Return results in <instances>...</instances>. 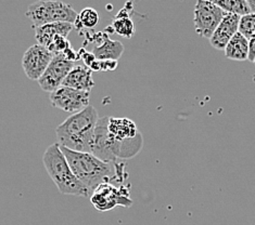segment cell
Segmentation results:
<instances>
[{
  "label": "cell",
  "mask_w": 255,
  "mask_h": 225,
  "mask_svg": "<svg viewBox=\"0 0 255 225\" xmlns=\"http://www.w3.org/2000/svg\"><path fill=\"white\" fill-rule=\"evenodd\" d=\"M61 150L73 173L89 191L90 197L100 184L113 183V181L123 184L124 179L127 178V173L124 174L123 172L124 166H121L118 162L103 161L92 153L72 150L64 147H61Z\"/></svg>",
  "instance_id": "1"
},
{
  "label": "cell",
  "mask_w": 255,
  "mask_h": 225,
  "mask_svg": "<svg viewBox=\"0 0 255 225\" xmlns=\"http://www.w3.org/2000/svg\"><path fill=\"white\" fill-rule=\"evenodd\" d=\"M98 120V112L92 105L71 115L57 128L58 143L72 150L92 153Z\"/></svg>",
  "instance_id": "2"
},
{
  "label": "cell",
  "mask_w": 255,
  "mask_h": 225,
  "mask_svg": "<svg viewBox=\"0 0 255 225\" xmlns=\"http://www.w3.org/2000/svg\"><path fill=\"white\" fill-rule=\"evenodd\" d=\"M109 117L99 118L96 127L92 154L103 161L117 162L118 159H130L141 150L143 139L141 133L129 140L119 141L109 135Z\"/></svg>",
  "instance_id": "3"
},
{
  "label": "cell",
  "mask_w": 255,
  "mask_h": 225,
  "mask_svg": "<svg viewBox=\"0 0 255 225\" xmlns=\"http://www.w3.org/2000/svg\"><path fill=\"white\" fill-rule=\"evenodd\" d=\"M42 162L59 192L64 195L89 197V191L73 173L59 143L50 145L42 156Z\"/></svg>",
  "instance_id": "4"
},
{
  "label": "cell",
  "mask_w": 255,
  "mask_h": 225,
  "mask_svg": "<svg viewBox=\"0 0 255 225\" xmlns=\"http://www.w3.org/2000/svg\"><path fill=\"white\" fill-rule=\"evenodd\" d=\"M25 14L32 21L34 28L58 22L74 24L78 16L71 4L61 0H37L29 5Z\"/></svg>",
  "instance_id": "5"
},
{
  "label": "cell",
  "mask_w": 255,
  "mask_h": 225,
  "mask_svg": "<svg viewBox=\"0 0 255 225\" xmlns=\"http://www.w3.org/2000/svg\"><path fill=\"white\" fill-rule=\"evenodd\" d=\"M226 14L227 12L209 0H197L193 17L197 34L200 37L211 39Z\"/></svg>",
  "instance_id": "6"
},
{
  "label": "cell",
  "mask_w": 255,
  "mask_h": 225,
  "mask_svg": "<svg viewBox=\"0 0 255 225\" xmlns=\"http://www.w3.org/2000/svg\"><path fill=\"white\" fill-rule=\"evenodd\" d=\"M90 202L98 211H109L117 206L128 208L132 205L129 196V187L125 185L115 186L113 183H102L96 188L90 197Z\"/></svg>",
  "instance_id": "7"
},
{
  "label": "cell",
  "mask_w": 255,
  "mask_h": 225,
  "mask_svg": "<svg viewBox=\"0 0 255 225\" xmlns=\"http://www.w3.org/2000/svg\"><path fill=\"white\" fill-rule=\"evenodd\" d=\"M76 65V62L69 60L63 53L56 54L44 75L39 78L40 88L46 92L52 93L62 86L64 79Z\"/></svg>",
  "instance_id": "8"
},
{
  "label": "cell",
  "mask_w": 255,
  "mask_h": 225,
  "mask_svg": "<svg viewBox=\"0 0 255 225\" xmlns=\"http://www.w3.org/2000/svg\"><path fill=\"white\" fill-rule=\"evenodd\" d=\"M53 58L54 54L44 46L36 44L29 47L22 59V68L27 78L38 81Z\"/></svg>",
  "instance_id": "9"
},
{
  "label": "cell",
  "mask_w": 255,
  "mask_h": 225,
  "mask_svg": "<svg viewBox=\"0 0 255 225\" xmlns=\"http://www.w3.org/2000/svg\"><path fill=\"white\" fill-rule=\"evenodd\" d=\"M50 102L52 106L73 115L89 106V92L61 86L50 93Z\"/></svg>",
  "instance_id": "10"
},
{
  "label": "cell",
  "mask_w": 255,
  "mask_h": 225,
  "mask_svg": "<svg viewBox=\"0 0 255 225\" xmlns=\"http://www.w3.org/2000/svg\"><path fill=\"white\" fill-rule=\"evenodd\" d=\"M240 15L227 13L224 17L220 25L216 28L213 36L210 39L211 46L217 50L226 49L229 41L233 39L234 36L239 32Z\"/></svg>",
  "instance_id": "11"
},
{
  "label": "cell",
  "mask_w": 255,
  "mask_h": 225,
  "mask_svg": "<svg viewBox=\"0 0 255 225\" xmlns=\"http://www.w3.org/2000/svg\"><path fill=\"white\" fill-rule=\"evenodd\" d=\"M62 86L89 92L95 87L93 71L86 65L77 64L66 76Z\"/></svg>",
  "instance_id": "12"
},
{
  "label": "cell",
  "mask_w": 255,
  "mask_h": 225,
  "mask_svg": "<svg viewBox=\"0 0 255 225\" xmlns=\"http://www.w3.org/2000/svg\"><path fill=\"white\" fill-rule=\"evenodd\" d=\"M73 26H74V24L68 22L46 24V25L35 28V38L39 45L48 48L57 36L61 35L64 37H68V35L73 29Z\"/></svg>",
  "instance_id": "13"
},
{
  "label": "cell",
  "mask_w": 255,
  "mask_h": 225,
  "mask_svg": "<svg viewBox=\"0 0 255 225\" xmlns=\"http://www.w3.org/2000/svg\"><path fill=\"white\" fill-rule=\"evenodd\" d=\"M109 135L113 139L119 141H125L136 138L139 133L136 124L128 118H118V117H109L108 123Z\"/></svg>",
  "instance_id": "14"
},
{
  "label": "cell",
  "mask_w": 255,
  "mask_h": 225,
  "mask_svg": "<svg viewBox=\"0 0 255 225\" xmlns=\"http://www.w3.org/2000/svg\"><path fill=\"white\" fill-rule=\"evenodd\" d=\"M99 46L93 49V54L97 60L118 61L124 52V46L118 40H112L108 34H102Z\"/></svg>",
  "instance_id": "15"
},
{
  "label": "cell",
  "mask_w": 255,
  "mask_h": 225,
  "mask_svg": "<svg viewBox=\"0 0 255 225\" xmlns=\"http://www.w3.org/2000/svg\"><path fill=\"white\" fill-rule=\"evenodd\" d=\"M127 7H128V5L126 4L124 9L121 10L119 13L115 15L110 26L114 33H117L127 39H130L133 34H135V25H133V22L130 19L129 9Z\"/></svg>",
  "instance_id": "16"
},
{
  "label": "cell",
  "mask_w": 255,
  "mask_h": 225,
  "mask_svg": "<svg viewBox=\"0 0 255 225\" xmlns=\"http://www.w3.org/2000/svg\"><path fill=\"white\" fill-rule=\"evenodd\" d=\"M225 57L235 61H246L249 59V40L237 33L233 39L229 41L226 49H225Z\"/></svg>",
  "instance_id": "17"
},
{
  "label": "cell",
  "mask_w": 255,
  "mask_h": 225,
  "mask_svg": "<svg viewBox=\"0 0 255 225\" xmlns=\"http://www.w3.org/2000/svg\"><path fill=\"white\" fill-rule=\"evenodd\" d=\"M209 1L215 3L227 13L240 16L251 13V9L249 7L247 0H209Z\"/></svg>",
  "instance_id": "18"
},
{
  "label": "cell",
  "mask_w": 255,
  "mask_h": 225,
  "mask_svg": "<svg viewBox=\"0 0 255 225\" xmlns=\"http://www.w3.org/2000/svg\"><path fill=\"white\" fill-rule=\"evenodd\" d=\"M99 22V14L93 8H85L78 13L77 20L74 23V26L77 29L82 28H94Z\"/></svg>",
  "instance_id": "19"
},
{
  "label": "cell",
  "mask_w": 255,
  "mask_h": 225,
  "mask_svg": "<svg viewBox=\"0 0 255 225\" xmlns=\"http://www.w3.org/2000/svg\"><path fill=\"white\" fill-rule=\"evenodd\" d=\"M239 33L250 40L255 35V13H249L241 16L239 23Z\"/></svg>",
  "instance_id": "20"
},
{
  "label": "cell",
  "mask_w": 255,
  "mask_h": 225,
  "mask_svg": "<svg viewBox=\"0 0 255 225\" xmlns=\"http://www.w3.org/2000/svg\"><path fill=\"white\" fill-rule=\"evenodd\" d=\"M69 48H71V42L68 39V37L59 35L57 37H54L50 46L48 47V49H49L54 56H56V54L63 53L65 50H68Z\"/></svg>",
  "instance_id": "21"
},
{
  "label": "cell",
  "mask_w": 255,
  "mask_h": 225,
  "mask_svg": "<svg viewBox=\"0 0 255 225\" xmlns=\"http://www.w3.org/2000/svg\"><path fill=\"white\" fill-rule=\"evenodd\" d=\"M118 68V61H101L100 60V72H107V71H114Z\"/></svg>",
  "instance_id": "22"
},
{
  "label": "cell",
  "mask_w": 255,
  "mask_h": 225,
  "mask_svg": "<svg viewBox=\"0 0 255 225\" xmlns=\"http://www.w3.org/2000/svg\"><path fill=\"white\" fill-rule=\"evenodd\" d=\"M249 61L254 63L255 60V35L249 40Z\"/></svg>",
  "instance_id": "23"
},
{
  "label": "cell",
  "mask_w": 255,
  "mask_h": 225,
  "mask_svg": "<svg viewBox=\"0 0 255 225\" xmlns=\"http://www.w3.org/2000/svg\"><path fill=\"white\" fill-rule=\"evenodd\" d=\"M249 7L251 9L252 13H255V0H247Z\"/></svg>",
  "instance_id": "24"
},
{
  "label": "cell",
  "mask_w": 255,
  "mask_h": 225,
  "mask_svg": "<svg viewBox=\"0 0 255 225\" xmlns=\"http://www.w3.org/2000/svg\"><path fill=\"white\" fill-rule=\"evenodd\" d=\"M254 64H255V60H254Z\"/></svg>",
  "instance_id": "25"
}]
</instances>
